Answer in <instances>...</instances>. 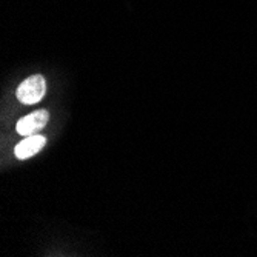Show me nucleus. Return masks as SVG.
<instances>
[{
  "mask_svg": "<svg viewBox=\"0 0 257 257\" xmlns=\"http://www.w3.org/2000/svg\"><path fill=\"white\" fill-rule=\"evenodd\" d=\"M46 144V139L43 136L34 134V136H28L25 140H22L20 144L16 145L14 148V154L17 159L23 160V159H30L34 154H37Z\"/></svg>",
  "mask_w": 257,
  "mask_h": 257,
  "instance_id": "obj_3",
  "label": "nucleus"
},
{
  "mask_svg": "<svg viewBox=\"0 0 257 257\" xmlns=\"http://www.w3.org/2000/svg\"><path fill=\"white\" fill-rule=\"evenodd\" d=\"M48 120H50V112L46 109H37V111L25 115L23 119H20L17 122L16 130L20 136H25V137L34 136L46 126Z\"/></svg>",
  "mask_w": 257,
  "mask_h": 257,
  "instance_id": "obj_2",
  "label": "nucleus"
},
{
  "mask_svg": "<svg viewBox=\"0 0 257 257\" xmlns=\"http://www.w3.org/2000/svg\"><path fill=\"white\" fill-rule=\"evenodd\" d=\"M46 92V80L40 74H34L28 79L23 80L19 88L16 96L19 102L25 103V105H34L40 102Z\"/></svg>",
  "mask_w": 257,
  "mask_h": 257,
  "instance_id": "obj_1",
  "label": "nucleus"
}]
</instances>
